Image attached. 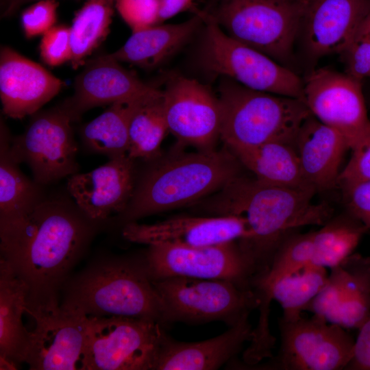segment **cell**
Instances as JSON below:
<instances>
[{"instance_id": "6da1fadb", "label": "cell", "mask_w": 370, "mask_h": 370, "mask_svg": "<svg viewBox=\"0 0 370 370\" xmlns=\"http://www.w3.org/2000/svg\"><path fill=\"white\" fill-rule=\"evenodd\" d=\"M101 225L69 195H45L29 209L0 217L1 258L29 295L58 293Z\"/></svg>"}, {"instance_id": "7a4b0ae2", "label": "cell", "mask_w": 370, "mask_h": 370, "mask_svg": "<svg viewBox=\"0 0 370 370\" xmlns=\"http://www.w3.org/2000/svg\"><path fill=\"white\" fill-rule=\"evenodd\" d=\"M313 189L274 185L240 174L198 203L212 216L238 215L247 222L251 237L238 243L251 259L256 277L264 273L284 240L307 225H323L334 214L326 203L313 204Z\"/></svg>"}, {"instance_id": "3957f363", "label": "cell", "mask_w": 370, "mask_h": 370, "mask_svg": "<svg viewBox=\"0 0 370 370\" xmlns=\"http://www.w3.org/2000/svg\"><path fill=\"white\" fill-rule=\"evenodd\" d=\"M137 175L132 196L125 209L116 216L123 225L175 209L195 205L217 192L241 174L243 166L227 147L182 152L146 162Z\"/></svg>"}, {"instance_id": "277c9868", "label": "cell", "mask_w": 370, "mask_h": 370, "mask_svg": "<svg viewBox=\"0 0 370 370\" xmlns=\"http://www.w3.org/2000/svg\"><path fill=\"white\" fill-rule=\"evenodd\" d=\"M63 287L60 304L66 308L88 317L122 316L161 325V303L143 258L101 260Z\"/></svg>"}, {"instance_id": "5b68a950", "label": "cell", "mask_w": 370, "mask_h": 370, "mask_svg": "<svg viewBox=\"0 0 370 370\" xmlns=\"http://www.w3.org/2000/svg\"><path fill=\"white\" fill-rule=\"evenodd\" d=\"M220 139L229 149L270 141L293 144L303 122L312 114L297 98L247 88L223 77L218 95Z\"/></svg>"}, {"instance_id": "8992f818", "label": "cell", "mask_w": 370, "mask_h": 370, "mask_svg": "<svg viewBox=\"0 0 370 370\" xmlns=\"http://www.w3.org/2000/svg\"><path fill=\"white\" fill-rule=\"evenodd\" d=\"M308 0H217L205 13L231 38L278 62L287 60Z\"/></svg>"}, {"instance_id": "52a82bcc", "label": "cell", "mask_w": 370, "mask_h": 370, "mask_svg": "<svg viewBox=\"0 0 370 370\" xmlns=\"http://www.w3.org/2000/svg\"><path fill=\"white\" fill-rule=\"evenodd\" d=\"M151 281L162 306V326L212 321L232 326L260 305L253 288L230 280L177 276Z\"/></svg>"}, {"instance_id": "ba28073f", "label": "cell", "mask_w": 370, "mask_h": 370, "mask_svg": "<svg viewBox=\"0 0 370 370\" xmlns=\"http://www.w3.org/2000/svg\"><path fill=\"white\" fill-rule=\"evenodd\" d=\"M163 332L152 320L89 316L81 370H154Z\"/></svg>"}, {"instance_id": "9c48e42d", "label": "cell", "mask_w": 370, "mask_h": 370, "mask_svg": "<svg viewBox=\"0 0 370 370\" xmlns=\"http://www.w3.org/2000/svg\"><path fill=\"white\" fill-rule=\"evenodd\" d=\"M25 312L36 325L23 362L31 370L81 369L88 317L63 307L58 293L28 295Z\"/></svg>"}, {"instance_id": "30bf717a", "label": "cell", "mask_w": 370, "mask_h": 370, "mask_svg": "<svg viewBox=\"0 0 370 370\" xmlns=\"http://www.w3.org/2000/svg\"><path fill=\"white\" fill-rule=\"evenodd\" d=\"M206 22L201 59L214 74L247 88L303 101V80L266 54L229 36L212 19Z\"/></svg>"}, {"instance_id": "8fae6325", "label": "cell", "mask_w": 370, "mask_h": 370, "mask_svg": "<svg viewBox=\"0 0 370 370\" xmlns=\"http://www.w3.org/2000/svg\"><path fill=\"white\" fill-rule=\"evenodd\" d=\"M73 123L58 105L31 115L25 131L11 138L12 159L25 163L38 184L43 186L78 173Z\"/></svg>"}, {"instance_id": "7c38bea8", "label": "cell", "mask_w": 370, "mask_h": 370, "mask_svg": "<svg viewBox=\"0 0 370 370\" xmlns=\"http://www.w3.org/2000/svg\"><path fill=\"white\" fill-rule=\"evenodd\" d=\"M281 345L278 354L251 367L278 370L345 369L353 355L355 340L341 326L313 314L310 318L280 319Z\"/></svg>"}, {"instance_id": "4fadbf2b", "label": "cell", "mask_w": 370, "mask_h": 370, "mask_svg": "<svg viewBox=\"0 0 370 370\" xmlns=\"http://www.w3.org/2000/svg\"><path fill=\"white\" fill-rule=\"evenodd\" d=\"M143 259L151 280L177 276L226 280L253 288L256 275L251 259L238 241L199 247L151 245Z\"/></svg>"}, {"instance_id": "5bb4252c", "label": "cell", "mask_w": 370, "mask_h": 370, "mask_svg": "<svg viewBox=\"0 0 370 370\" xmlns=\"http://www.w3.org/2000/svg\"><path fill=\"white\" fill-rule=\"evenodd\" d=\"M361 81L321 68L303 80V101L321 122L338 131L352 150L370 127Z\"/></svg>"}, {"instance_id": "9a60e30c", "label": "cell", "mask_w": 370, "mask_h": 370, "mask_svg": "<svg viewBox=\"0 0 370 370\" xmlns=\"http://www.w3.org/2000/svg\"><path fill=\"white\" fill-rule=\"evenodd\" d=\"M162 106L169 132L177 139L174 148L215 149L221 109L218 96L206 86L194 79L173 77L162 90Z\"/></svg>"}, {"instance_id": "2e32d148", "label": "cell", "mask_w": 370, "mask_h": 370, "mask_svg": "<svg viewBox=\"0 0 370 370\" xmlns=\"http://www.w3.org/2000/svg\"><path fill=\"white\" fill-rule=\"evenodd\" d=\"M73 85V95L59 104L73 122L95 107L162 94V90L143 82L108 54L86 62Z\"/></svg>"}, {"instance_id": "e0dca14e", "label": "cell", "mask_w": 370, "mask_h": 370, "mask_svg": "<svg viewBox=\"0 0 370 370\" xmlns=\"http://www.w3.org/2000/svg\"><path fill=\"white\" fill-rule=\"evenodd\" d=\"M126 240L149 245L168 244L192 247L216 245L250 238L246 219L238 215L176 217L153 224L123 225Z\"/></svg>"}, {"instance_id": "ac0fdd59", "label": "cell", "mask_w": 370, "mask_h": 370, "mask_svg": "<svg viewBox=\"0 0 370 370\" xmlns=\"http://www.w3.org/2000/svg\"><path fill=\"white\" fill-rule=\"evenodd\" d=\"M136 176L135 160L127 156L116 157L89 172L71 175L66 190L86 216L102 225L125 209Z\"/></svg>"}, {"instance_id": "d6986e66", "label": "cell", "mask_w": 370, "mask_h": 370, "mask_svg": "<svg viewBox=\"0 0 370 370\" xmlns=\"http://www.w3.org/2000/svg\"><path fill=\"white\" fill-rule=\"evenodd\" d=\"M64 82L12 48L1 47L0 98L3 113L12 119L31 116L53 99Z\"/></svg>"}, {"instance_id": "ffe728a7", "label": "cell", "mask_w": 370, "mask_h": 370, "mask_svg": "<svg viewBox=\"0 0 370 370\" xmlns=\"http://www.w3.org/2000/svg\"><path fill=\"white\" fill-rule=\"evenodd\" d=\"M369 12L370 0H308L301 29L309 53H344Z\"/></svg>"}, {"instance_id": "44dd1931", "label": "cell", "mask_w": 370, "mask_h": 370, "mask_svg": "<svg viewBox=\"0 0 370 370\" xmlns=\"http://www.w3.org/2000/svg\"><path fill=\"white\" fill-rule=\"evenodd\" d=\"M249 314L215 337L196 342L177 341L164 330L154 370H214L233 359L253 336Z\"/></svg>"}, {"instance_id": "7402d4cb", "label": "cell", "mask_w": 370, "mask_h": 370, "mask_svg": "<svg viewBox=\"0 0 370 370\" xmlns=\"http://www.w3.org/2000/svg\"><path fill=\"white\" fill-rule=\"evenodd\" d=\"M293 145L304 176L317 192L338 186L341 162L349 149L338 131L311 114L300 126Z\"/></svg>"}, {"instance_id": "603a6c76", "label": "cell", "mask_w": 370, "mask_h": 370, "mask_svg": "<svg viewBox=\"0 0 370 370\" xmlns=\"http://www.w3.org/2000/svg\"><path fill=\"white\" fill-rule=\"evenodd\" d=\"M202 21L200 13L180 23H158L134 31L121 48L108 56L119 62L155 68L183 47Z\"/></svg>"}, {"instance_id": "cb8c5ba5", "label": "cell", "mask_w": 370, "mask_h": 370, "mask_svg": "<svg viewBox=\"0 0 370 370\" xmlns=\"http://www.w3.org/2000/svg\"><path fill=\"white\" fill-rule=\"evenodd\" d=\"M27 285L0 258V367L16 369L23 362L29 331L23 325Z\"/></svg>"}, {"instance_id": "d4e9b609", "label": "cell", "mask_w": 370, "mask_h": 370, "mask_svg": "<svg viewBox=\"0 0 370 370\" xmlns=\"http://www.w3.org/2000/svg\"><path fill=\"white\" fill-rule=\"evenodd\" d=\"M230 150L259 180L291 188L315 190L304 176L292 143L270 141Z\"/></svg>"}, {"instance_id": "484cf974", "label": "cell", "mask_w": 370, "mask_h": 370, "mask_svg": "<svg viewBox=\"0 0 370 370\" xmlns=\"http://www.w3.org/2000/svg\"><path fill=\"white\" fill-rule=\"evenodd\" d=\"M327 269L310 263L301 270L282 277L265 286H254L260 307L269 308L275 300L283 310L286 321L299 318L303 311L323 288L328 279Z\"/></svg>"}, {"instance_id": "4316f807", "label": "cell", "mask_w": 370, "mask_h": 370, "mask_svg": "<svg viewBox=\"0 0 370 370\" xmlns=\"http://www.w3.org/2000/svg\"><path fill=\"white\" fill-rule=\"evenodd\" d=\"M160 96L115 102L99 116L84 124L80 136L90 151L109 159L127 156L131 118L140 105Z\"/></svg>"}, {"instance_id": "83f0119b", "label": "cell", "mask_w": 370, "mask_h": 370, "mask_svg": "<svg viewBox=\"0 0 370 370\" xmlns=\"http://www.w3.org/2000/svg\"><path fill=\"white\" fill-rule=\"evenodd\" d=\"M0 217L16 214L39 202L46 195L41 185L28 178L10 153L11 136L1 120Z\"/></svg>"}, {"instance_id": "f1b7e54d", "label": "cell", "mask_w": 370, "mask_h": 370, "mask_svg": "<svg viewBox=\"0 0 370 370\" xmlns=\"http://www.w3.org/2000/svg\"><path fill=\"white\" fill-rule=\"evenodd\" d=\"M365 226L349 212L332 217L322 227L314 231L312 264L332 269L354 254Z\"/></svg>"}, {"instance_id": "f546056e", "label": "cell", "mask_w": 370, "mask_h": 370, "mask_svg": "<svg viewBox=\"0 0 370 370\" xmlns=\"http://www.w3.org/2000/svg\"><path fill=\"white\" fill-rule=\"evenodd\" d=\"M342 263L348 271V282L327 321L346 330H359L370 314V257L352 254Z\"/></svg>"}, {"instance_id": "4dcf8cb0", "label": "cell", "mask_w": 370, "mask_h": 370, "mask_svg": "<svg viewBox=\"0 0 370 370\" xmlns=\"http://www.w3.org/2000/svg\"><path fill=\"white\" fill-rule=\"evenodd\" d=\"M116 0H86L75 13L71 27L74 69L83 65L86 58L106 39L112 23Z\"/></svg>"}, {"instance_id": "1f68e13d", "label": "cell", "mask_w": 370, "mask_h": 370, "mask_svg": "<svg viewBox=\"0 0 370 370\" xmlns=\"http://www.w3.org/2000/svg\"><path fill=\"white\" fill-rule=\"evenodd\" d=\"M168 132L162 95L144 102L130 120L127 156L134 160L145 162L158 158L162 155L161 144Z\"/></svg>"}, {"instance_id": "d6a6232c", "label": "cell", "mask_w": 370, "mask_h": 370, "mask_svg": "<svg viewBox=\"0 0 370 370\" xmlns=\"http://www.w3.org/2000/svg\"><path fill=\"white\" fill-rule=\"evenodd\" d=\"M314 232L291 234L276 251L269 269L256 277L252 286L270 285L312 262Z\"/></svg>"}, {"instance_id": "836d02e7", "label": "cell", "mask_w": 370, "mask_h": 370, "mask_svg": "<svg viewBox=\"0 0 370 370\" xmlns=\"http://www.w3.org/2000/svg\"><path fill=\"white\" fill-rule=\"evenodd\" d=\"M39 52L41 60L49 66H60L71 61V27L65 25H54L42 36Z\"/></svg>"}, {"instance_id": "e575fe53", "label": "cell", "mask_w": 370, "mask_h": 370, "mask_svg": "<svg viewBox=\"0 0 370 370\" xmlns=\"http://www.w3.org/2000/svg\"><path fill=\"white\" fill-rule=\"evenodd\" d=\"M115 8L132 32L160 23V0H116Z\"/></svg>"}, {"instance_id": "d590c367", "label": "cell", "mask_w": 370, "mask_h": 370, "mask_svg": "<svg viewBox=\"0 0 370 370\" xmlns=\"http://www.w3.org/2000/svg\"><path fill=\"white\" fill-rule=\"evenodd\" d=\"M58 5L57 0H39L24 10L21 23L25 37L42 36L56 25Z\"/></svg>"}, {"instance_id": "8d00e7d4", "label": "cell", "mask_w": 370, "mask_h": 370, "mask_svg": "<svg viewBox=\"0 0 370 370\" xmlns=\"http://www.w3.org/2000/svg\"><path fill=\"white\" fill-rule=\"evenodd\" d=\"M352 151L350 160L338 177V186L341 189L370 180V127Z\"/></svg>"}, {"instance_id": "74e56055", "label": "cell", "mask_w": 370, "mask_h": 370, "mask_svg": "<svg viewBox=\"0 0 370 370\" xmlns=\"http://www.w3.org/2000/svg\"><path fill=\"white\" fill-rule=\"evenodd\" d=\"M347 212L370 230V180L342 188Z\"/></svg>"}, {"instance_id": "f35d334b", "label": "cell", "mask_w": 370, "mask_h": 370, "mask_svg": "<svg viewBox=\"0 0 370 370\" xmlns=\"http://www.w3.org/2000/svg\"><path fill=\"white\" fill-rule=\"evenodd\" d=\"M344 54L347 74L361 82L370 77V38L356 40Z\"/></svg>"}, {"instance_id": "ab89813d", "label": "cell", "mask_w": 370, "mask_h": 370, "mask_svg": "<svg viewBox=\"0 0 370 370\" xmlns=\"http://www.w3.org/2000/svg\"><path fill=\"white\" fill-rule=\"evenodd\" d=\"M358 331L354 355L346 370H370V314Z\"/></svg>"}, {"instance_id": "60d3db41", "label": "cell", "mask_w": 370, "mask_h": 370, "mask_svg": "<svg viewBox=\"0 0 370 370\" xmlns=\"http://www.w3.org/2000/svg\"><path fill=\"white\" fill-rule=\"evenodd\" d=\"M193 0H160V23L185 11Z\"/></svg>"}, {"instance_id": "b9f144b4", "label": "cell", "mask_w": 370, "mask_h": 370, "mask_svg": "<svg viewBox=\"0 0 370 370\" xmlns=\"http://www.w3.org/2000/svg\"><path fill=\"white\" fill-rule=\"evenodd\" d=\"M36 1L39 0H8L2 9L3 11L1 12V17L7 18L12 16L16 14L18 9L23 5Z\"/></svg>"}, {"instance_id": "7bdbcfd3", "label": "cell", "mask_w": 370, "mask_h": 370, "mask_svg": "<svg viewBox=\"0 0 370 370\" xmlns=\"http://www.w3.org/2000/svg\"><path fill=\"white\" fill-rule=\"evenodd\" d=\"M362 38H370V12L361 23L356 40Z\"/></svg>"}, {"instance_id": "ee69618b", "label": "cell", "mask_w": 370, "mask_h": 370, "mask_svg": "<svg viewBox=\"0 0 370 370\" xmlns=\"http://www.w3.org/2000/svg\"><path fill=\"white\" fill-rule=\"evenodd\" d=\"M7 1L8 0H1V10L4 7V5H5Z\"/></svg>"}]
</instances>
